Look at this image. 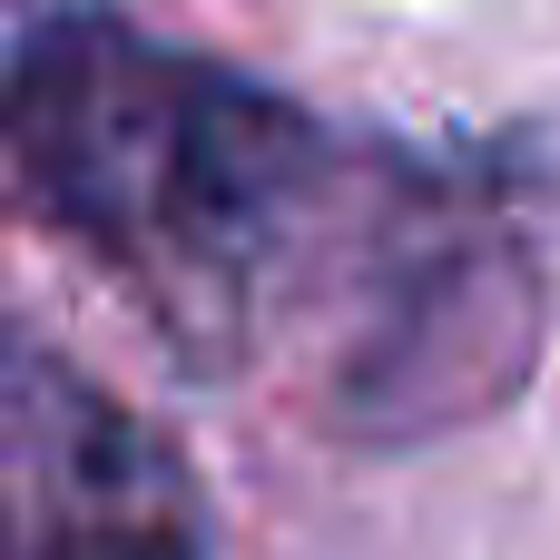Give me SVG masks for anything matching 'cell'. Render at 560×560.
Returning <instances> with one entry per match:
<instances>
[{"label": "cell", "mask_w": 560, "mask_h": 560, "mask_svg": "<svg viewBox=\"0 0 560 560\" xmlns=\"http://www.w3.org/2000/svg\"><path fill=\"white\" fill-rule=\"evenodd\" d=\"M0 541L10 560H197L177 453L59 354H10L0 404Z\"/></svg>", "instance_id": "7a4b0ae2"}, {"label": "cell", "mask_w": 560, "mask_h": 560, "mask_svg": "<svg viewBox=\"0 0 560 560\" xmlns=\"http://www.w3.org/2000/svg\"><path fill=\"white\" fill-rule=\"evenodd\" d=\"M10 148L30 207L89 246L187 364L315 354L394 158L345 148L295 98L158 49L108 10L20 20Z\"/></svg>", "instance_id": "6da1fadb"}]
</instances>
